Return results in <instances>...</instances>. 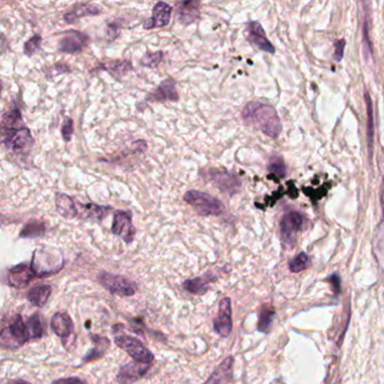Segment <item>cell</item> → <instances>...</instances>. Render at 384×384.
Segmentation results:
<instances>
[{
    "instance_id": "cell-13",
    "label": "cell",
    "mask_w": 384,
    "mask_h": 384,
    "mask_svg": "<svg viewBox=\"0 0 384 384\" xmlns=\"http://www.w3.org/2000/svg\"><path fill=\"white\" fill-rule=\"evenodd\" d=\"M150 366V364H143L136 361L128 363L125 365L121 366L117 375V382L120 384L134 383L147 374Z\"/></svg>"
},
{
    "instance_id": "cell-24",
    "label": "cell",
    "mask_w": 384,
    "mask_h": 384,
    "mask_svg": "<svg viewBox=\"0 0 384 384\" xmlns=\"http://www.w3.org/2000/svg\"><path fill=\"white\" fill-rule=\"evenodd\" d=\"M365 96L366 114H367V120H366V132H367V150H369L370 159L372 158L373 145H374V113H373V103L370 96L369 92H364Z\"/></svg>"
},
{
    "instance_id": "cell-23",
    "label": "cell",
    "mask_w": 384,
    "mask_h": 384,
    "mask_svg": "<svg viewBox=\"0 0 384 384\" xmlns=\"http://www.w3.org/2000/svg\"><path fill=\"white\" fill-rule=\"evenodd\" d=\"M215 280H216V277L214 275L211 273H205L203 276L185 281L183 286L188 292L192 293V294H204L208 292L210 284L214 282Z\"/></svg>"
},
{
    "instance_id": "cell-37",
    "label": "cell",
    "mask_w": 384,
    "mask_h": 384,
    "mask_svg": "<svg viewBox=\"0 0 384 384\" xmlns=\"http://www.w3.org/2000/svg\"><path fill=\"white\" fill-rule=\"evenodd\" d=\"M328 282L330 283V287H332L334 294L338 295L341 292V276L338 274H332V276H329Z\"/></svg>"
},
{
    "instance_id": "cell-3",
    "label": "cell",
    "mask_w": 384,
    "mask_h": 384,
    "mask_svg": "<svg viewBox=\"0 0 384 384\" xmlns=\"http://www.w3.org/2000/svg\"><path fill=\"white\" fill-rule=\"evenodd\" d=\"M33 137L28 126L3 130V145L15 154H28L33 145Z\"/></svg>"
},
{
    "instance_id": "cell-22",
    "label": "cell",
    "mask_w": 384,
    "mask_h": 384,
    "mask_svg": "<svg viewBox=\"0 0 384 384\" xmlns=\"http://www.w3.org/2000/svg\"><path fill=\"white\" fill-rule=\"evenodd\" d=\"M56 209L62 218L74 219L79 215L77 204L74 199L67 194H57Z\"/></svg>"
},
{
    "instance_id": "cell-39",
    "label": "cell",
    "mask_w": 384,
    "mask_h": 384,
    "mask_svg": "<svg viewBox=\"0 0 384 384\" xmlns=\"http://www.w3.org/2000/svg\"><path fill=\"white\" fill-rule=\"evenodd\" d=\"M345 46H346V41L344 39L337 40L335 42V60L336 61H341V59L344 57Z\"/></svg>"
},
{
    "instance_id": "cell-32",
    "label": "cell",
    "mask_w": 384,
    "mask_h": 384,
    "mask_svg": "<svg viewBox=\"0 0 384 384\" xmlns=\"http://www.w3.org/2000/svg\"><path fill=\"white\" fill-rule=\"evenodd\" d=\"M275 316V311L273 309H265L259 314V328L261 332H267L271 328L273 318Z\"/></svg>"
},
{
    "instance_id": "cell-14",
    "label": "cell",
    "mask_w": 384,
    "mask_h": 384,
    "mask_svg": "<svg viewBox=\"0 0 384 384\" xmlns=\"http://www.w3.org/2000/svg\"><path fill=\"white\" fill-rule=\"evenodd\" d=\"M172 8L170 3L159 1L152 8V16L143 22L145 30L165 28L170 24L172 19Z\"/></svg>"
},
{
    "instance_id": "cell-7",
    "label": "cell",
    "mask_w": 384,
    "mask_h": 384,
    "mask_svg": "<svg viewBox=\"0 0 384 384\" xmlns=\"http://www.w3.org/2000/svg\"><path fill=\"white\" fill-rule=\"evenodd\" d=\"M206 181L214 185L222 193L232 196L241 188V181L234 172L225 170H209L205 172Z\"/></svg>"
},
{
    "instance_id": "cell-28",
    "label": "cell",
    "mask_w": 384,
    "mask_h": 384,
    "mask_svg": "<svg viewBox=\"0 0 384 384\" xmlns=\"http://www.w3.org/2000/svg\"><path fill=\"white\" fill-rule=\"evenodd\" d=\"M46 225H44L43 222L33 220V221L28 222V223H26L23 227L21 234H19V237L28 238V239L43 237L44 234H46Z\"/></svg>"
},
{
    "instance_id": "cell-6",
    "label": "cell",
    "mask_w": 384,
    "mask_h": 384,
    "mask_svg": "<svg viewBox=\"0 0 384 384\" xmlns=\"http://www.w3.org/2000/svg\"><path fill=\"white\" fill-rule=\"evenodd\" d=\"M114 341L119 347L125 350L126 353L132 357L133 361L143 364H151L154 362V354L151 353L138 338L131 336H117Z\"/></svg>"
},
{
    "instance_id": "cell-42",
    "label": "cell",
    "mask_w": 384,
    "mask_h": 384,
    "mask_svg": "<svg viewBox=\"0 0 384 384\" xmlns=\"http://www.w3.org/2000/svg\"><path fill=\"white\" fill-rule=\"evenodd\" d=\"M382 205H383V213H384V179H382Z\"/></svg>"
},
{
    "instance_id": "cell-35",
    "label": "cell",
    "mask_w": 384,
    "mask_h": 384,
    "mask_svg": "<svg viewBox=\"0 0 384 384\" xmlns=\"http://www.w3.org/2000/svg\"><path fill=\"white\" fill-rule=\"evenodd\" d=\"M41 44H42V37L40 35L32 37L28 42H25L24 49H23L25 56L32 58L41 49Z\"/></svg>"
},
{
    "instance_id": "cell-26",
    "label": "cell",
    "mask_w": 384,
    "mask_h": 384,
    "mask_svg": "<svg viewBox=\"0 0 384 384\" xmlns=\"http://www.w3.org/2000/svg\"><path fill=\"white\" fill-rule=\"evenodd\" d=\"M90 337L92 338V343L95 344V347L85 355L83 360V363L92 362L96 358L102 357L106 350L110 347V341L106 337L99 335H90Z\"/></svg>"
},
{
    "instance_id": "cell-15",
    "label": "cell",
    "mask_w": 384,
    "mask_h": 384,
    "mask_svg": "<svg viewBox=\"0 0 384 384\" xmlns=\"http://www.w3.org/2000/svg\"><path fill=\"white\" fill-rule=\"evenodd\" d=\"M247 39L252 46L259 48L261 51L271 53V54L275 53V48L271 43V41L268 40L267 37H266V33H265L264 28L261 26V23L256 22V21L249 23L248 26H247Z\"/></svg>"
},
{
    "instance_id": "cell-2",
    "label": "cell",
    "mask_w": 384,
    "mask_h": 384,
    "mask_svg": "<svg viewBox=\"0 0 384 384\" xmlns=\"http://www.w3.org/2000/svg\"><path fill=\"white\" fill-rule=\"evenodd\" d=\"M184 201L201 216H218L225 212V205L221 201L205 192L188 191L184 194Z\"/></svg>"
},
{
    "instance_id": "cell-1",
    "label": "cell",
    "mask_w": 384,
    "mask_h": 384,
    "mask_svg": "<svg viewBox=\"0 0 384 384\" xmlns=\"http://www.w3.org/2000/svg\"><path fill=\"white\" fill-rule=\"evenodd\" d=\"M243 121L248 125L261 130V132L271 138L276 139L282 132L279 114L275 108L261 102H250L243 110Z\"/></svg>"
},
{
    "instance_id": "cell-8",
    "label": "cell",
    "mask_w": 384,
    "mask_h": 384,
    "mask_svg": "<svg viewBox=\"0 0 384 384\" xmlns=\"http://www.w3.org/2000/svg\"><path fill=\"white\" fill-rule=\"evenodd\" d=\"M112 232L114 236L122 238L124 243H132L136 238V227L133 225L132 214L129 211L117 210L114 213Z\"/></svg>"
},
{
    "instance_id": "cell-27",
    "label": "cell",
    "mask_w": 384,
    "mask_h": 384,
    "mask_svg": "<svg viewBox=\"0 0 384 384\" xmlns=\"http://www.w3.org/2000/svg\"><path fill=\"white\" fill-rule=\"evenodd\" d=\"M103 69L108 70L110 74L117 79L125 76L130 70H132V63L126 60H115V61H108L103 63Z\"/></svg>"
},
{
    "instance_id": "cell-9",
    "label": "cell",
    "mask_w": 384,
    "mask_h": 384,
    "mask_svg": "<svg viewBox=\"0 0 384 384\" xmlns=\"http://www.w3.org/2000/svg\"><path fill=\"white\" fill-rule=\"evenodd\" d=\"M51 328L53 332L61 338L62 344L67 350L74 345V323L68 314L57 312L51 320Z\"/></svg>"
},
{
    "instance_id": "cell-33",
    "label": "cell",
    "mask_w": 384,
    "mask_h": 384,
    "mask_svg": "<svg viewBox=\"0 0 384 384\" xmlns=\"http://www.w3.org/2000/svg\"><path fill=\"white\" fill-rule=\"evenodd\" d=\"M268 172L276 176L279 179H282L286 175V167L284 160L279 156H274L271 159V163L268 165Z\"/></svg>"
},
{
    "instance_id": "cell-18",
    "label": "cell",
    "mask_w": 384,
    "mask_h": 384,
    "mask_svg": "<svg viewBox=\"0 0 384 384\" xmlns=\"http://www.w3.org/2000/svg\"><path fill=\"white\" fill-rule=\"evenodd\" d=\"M200 1L197 0H186L177 3V19L181 24L188 26L193 24L200 19Z\"/></svg>"
},
{
    "instance_id": "cell-10",
    "label": "cell",
    "mask_w": 384,
    "mask_h": 384,
    "mask_svg": "<svg viewBox=\"0 0 384 384\" xmlns=\"http://www.w3.org/2000/svg\"><path fill=\"white\" fill-rule=\"evenodd\" d=\"M90 43V37L79 31H69L60 39L58 49L67 54H78Z\"/></svg>"
},
{
    "instance_id": "cell-31",
    "label": "cell",
    "mask_w": 384,
    "mask_h": 384,
    "mask_svg": "<svg viewBox=\"0 0 384 384\" xmlns=\"http://www.w3.org/2000/svg\"><path fill=\"white\" fill-rule=\"evenodd\" d=\"M290 271L292 273H300L305 271L311 266V259L305 252H300L295 256L292 261H290Z\"/></svg>"
},
{
    "instance_id": "cell-16",
    "label": "cell",
    "mask_w": 384,
    "mask_h": 384,
    "mask_svg": "<svg viewBox=\"0 0 384 384\" xmlns=\"http://www.w3.org/2000/svg\"><path fill=\"white\" fill-rule=\"evenodd\" d=\"M179 92L176 90L175 80L172 78H167L160 83L159 86L148 95V102H179Z\"/></svg>"
},
{
    "instance_id": "cell-25",
    "label": "cell",
    "mask_w": 384,
    "mask_h": 384,
    "mask_svg": "<svg viewBox=\"0 0 384 384\" xmlns=\"http://www.w3.org/2000/svg\"><path fill=\"white\" fill-rule=\"evenodd\" d=\"M51 293H52V287L50 285L42 284V285L34 286L33 289L28 291V301L31 302V305L34 307H42L49 300Z\"/></svg>"
},
{
    "instance_id": "cell-21",
    "label": "cell",
    "mask_w": 384,
    "mask_h": 384,
    "mask_svg": "<svg viewBox=\"0 0 384 384\" xmlns=\"http://www.w3.org/2000/svg\"><path fill=\"white\" fill-rule=\"evenodd\" d=\"M78 210H79L80 219L83 220H90V221H102L103 219L111 212V206L97 205V204L78 203Z\"/></svg>"
},
{
    "instance_id": "cell-17",
    "label": "cell",
    "mask_w": 384,
    "mask_h": 384,
    "mask_svg": "<svg viewBox=\"0 0 384 384\" xmlns=\"http://www.w3.org/2000/svg\"><path fill=\"white\" fill-rule=\"evenodd\" d=\"M34 277H37L35 272L33 271L31 265L28 264L16 265L8 271V285L16 287V289H23L28 285Z\"/></svg>"
},
{
    "instance_id": "cell-38",
    "label": "cell",
    "mask_w": 384,
    "mask_h": 384,
    "mask_svg": "<svg viewBox=\"0 0 384 384\" xmlns=\"http://www.w3.org/2000/svg\"><path fill=\"white\" fill-rule=\"evenodd\" d=\"M121 28H121V25L117 22L110 23V24H108L106 33H108V37H110V40H115V39L120 35Z\"/></svg>"
},
{
    "instance_id": "cell-36",
    "label": "cell",
    "mask_w": 384,
    "mask_h": 384,
    "mask_svg": "<svg viewBox=\"0 0 384 384\" xmlns=\"http://www.w3.org/2000/svg\"><path fill=\"white\" fill-rule=\"evenodd\" d=\"M74 121L71 117H67L62 123L61 128V134L62 138L65 142H70L71 139H72V134H74Z\"/></svg>"
},
{
    "instance_id": "cell-12",
    "label": "cell",
    "mask_w": 384,
    "mask_h": 384,
    "mask_svg": "<svg viewBox=\"0 0 384 384\" xmlns=\"http://www.w3.org/2000/svg\"><path fill=\"white\" fill-rule=\"evenodd\" d=\"M214 330L223 338H227L232 332V307L230 298L222 299L220 302L218 316L214 320Z\"/></svg>"
},
{
    "instance_id": "cell-30",
    "label": "cell",
    "mask_w": 384,
    "mask_h": 384,
    "mask_svg": "<svg viewBox=\"0 0 384 384\" xmlns=\"http://www.w3.org/2000/svg\"><path fill=\"white\" fill-rule=\"evenodd\" d=\"M30 339H40L43 336V326L39 314H33L26 321Z\"/></svg>"
},
{
    "instance_id": "cell-43",
    "label": "cell",
    "mask_w": 384,
    "mask_h": 384,
    "mask_svg": "<svg viewBox=\"0 0 384 384\" xmlns=\"http://www.w3.org/2000/svg\"><path fill=\"white\" fill-rule=\"evenodd\" d=\"M90 325H92V323H90V321H87V323H86L87 328H88V327H90Z\"/></svg>"
},
{
    "instance_id": "cell-29",
    "label": "cell",
    "mask_w": 384,
    "mask_h": 384,
    "mask_svg": "<svg viewBox=\"0 0 384 384\" xmlns=\"http://www.w3.org/2000/svg\"><path fill=\"white\" fill-rule=\"evenodd\" d=\"M21 126H24V124H23L22 113L19 108H12L10 111L3 114V120H1L3 130L14 129V128H21Z\"/></svg>"
},
{
    "instance_id": "cell-41",
    "label": "cell",
    "mask_w": 384,
    "mask_h": 384,
    "mask_svg": "<svg viewBox=\"0 0 384 384\" xmlns=\"http://www.w3.org/2000/svg\"><path fill=\"white\" fill-rule=\"evenodd\" d=\"M7 384H32L30 382L24 381V380H12Z\"/></svg>"
},
{
    "instance_id": "cell-34",
    "label": "cell",
    "mask_w": 384,
    "mask_h": 384,
    "mask_svg": "<svg viewBox=\"0 0 384 384\" xmlns=\"http://www.w3.org/2000/svg\"><path fill=\"white\" fill-rule=\"evenodd\" d=\"M163 52H161V51L154 53H147V54L142 57L141 60H140V63H141V65H143V67H148V68H157L158 65L163 61Z\"/></svg>"
},
{
    "instance_id": "cell-5",
    "label": "cell",
    "mask_w": 384,
    "mask_h": 384,
    "mask_svg": "<svg viewBox=\"0 0 384 384\" xmlns=\"http://www.w3.org/2000/svg\"><path fill=\"white\" fill-rule=\"evenodd\" d=\"M99 281L112 294L132 296L136 294L137 290H138L136 283L130 281L129 279H126L122 275L108 273V272H102L99 274Z\"/></svg>"
},
{
    "instance_id": "cell-19",
    "label": "cell",
    "mask_w": 384,
    "mask_h": 384,
    "mask_svg": "<svg viewBox=\"0 0 384 384\" xmlns=\"http://www.w3.org/2000/svg\"><path fill=\"white\" fill-rule=\"evenodd\" d=\"M103 8L99 5L90 3H77L74 5L68 12H65L63 16L65 23L68 24H74L77 23L80 19L86 17V16H95L102 14Z\"/></svg>"
},
{
    "instance_id": "cell-40",
    "label": "cell",
    "mask_w": 384,
    "mask_h": 384,
    "mask_svg": "<svg viewBox=\"0 0 384 384\" xmlns=\"http://www.w3.org/2000/svg\"><path fill=\"white\" fill-rule=\"evenodd\" d=\"M52 384H86V382L76 376H71V378H59L53 381Z\"/></svg>"
},
{
    "instance_id": "cell-11",
    "label": "cell",
    "mask_w": 384,
    "mask_h": 384,
    "mask_svg": "<svg viewBox=\"0 0 384 384\" xmlns=\"http://www.w3.org/2000/svg\"><path fill=\"white\" fill-rule=\"evenodd\" d=\"M305 216L298 211H290L281 220V232L286 243H292L298 232L303 229Z\"/></svg>"
},
{
    "instance_id": "cell-20",
    "label": "cell",
    "mask_w": 384,
    "mask_h": 384,
    "mask_svg": "<svg viewBox=\"0 0 384 384\" xmlns=\"http://www.w3.org/2000/svg\"><path fill=\"white\" fill-rule=\"evenodd\" d=\"M234 358L229 356L213 371L205 384H228L232 378Z\"/></svg>"
},
{
    "instance_id": "cell-4",
    "label": "cell",
    "mask_w": 384,
    "mask_h": 384,
    "mask_svg": "<svg viewBox=\"0 0 384 384\" xmlns=\"http://www.w3.org/2000/svg\"><path fill=\"white\" fill-rule=\"evenodd\" d=\"M28 341H30V335H28L26 323H24L22 316L19 314L16 316L12 325L3 329L0 335V343L5 348L21 347Z\"/></svg>"
}]
</instances>
